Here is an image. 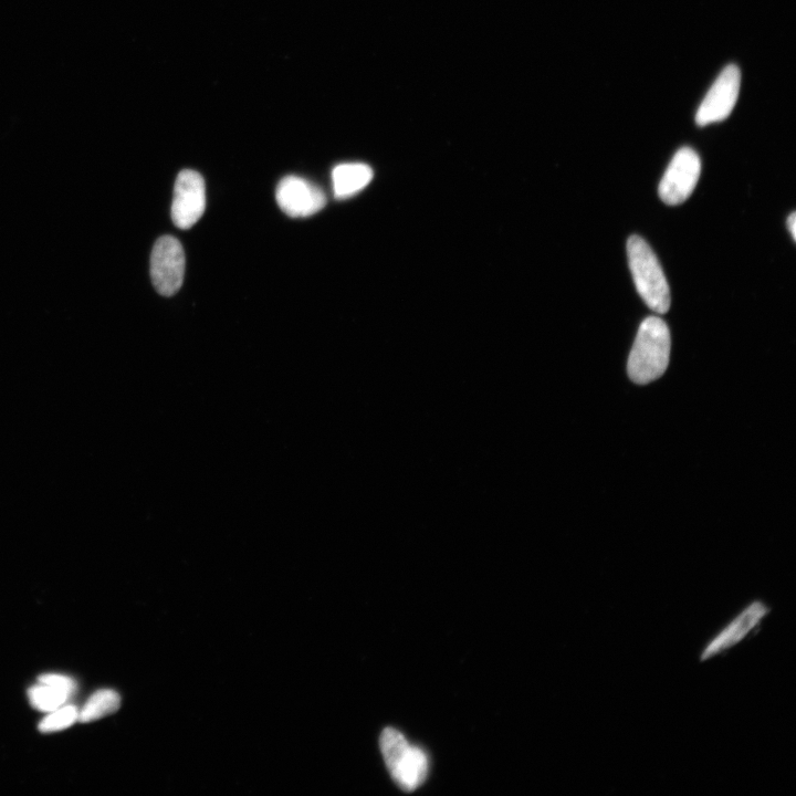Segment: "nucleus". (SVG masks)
<instances>
[{"instance_id": "f257e3e1", "label": "nucleus", "mask_w": 796, "mask_h": 796, "mask_svg": "<svg viewBox=\"0 0 796 796\" xmlns=\"http://www.w3.org/2000/svg\"><path fill=\"white\" fill-rule=\"evenodd\" d=\"M670 348L672 340L666 322L657 317L645 319L628 359L627 370L632 381L645 385L659 379L668 368Z\"/></svg>"}, {"instance_id": "f03ea898", "label": "nucleus", "mask_w": 796, "mask_h": 796, "mask_svg": "<svg viewBox=\"0 0 796 796\" xmlns=\"http://www.w3.org/2000/svg\"><path fill=\"white\" fill-rule=\"evenodd\" d=\"M627 255L636 289L649 309L665 314L672 298L663 268L653 249L640 236L627 242Z\"/></svg>"}, {"instance_id": "7ed1b4c3", "label": "nucleus", "mask_w": 796, "mask_h": 796, "mask_svg": "<svg viewBox=\"0 0 796 796\" xmlns=\"http://www.w3.org/2000/svg\"><path fill=\"white\" fill-rule=\"evenodd\" d=\"M383 758L395 783L405 792L420 788L427 779L429 760L421 748L412 746L400 731L386 728L381 735Z\"/></svg>"}, {"instance_id": "20e7f679", "label": "nucleus", "mask_w": 796, "mask_h": 796, "mask_svg": "<svg viewBox=\"0 0 796 796\" xmlns=\"http://www.w3.org/2000/svg\"><path fill=\"white\" fill-rule=\"evenodd\" d=\"M185 275V254L180 240L172 236L157 239L151 255V277L157 292L172 297L181 289Z\"/></svg>"}, {"instance_id": "39448f33", "label": "nucleus", "mask_w": 796, "mask_h": 796, "mask_svg": "<svg viewBox=\"0 0 796 796\" xmlns=\"http://www.w3.org/2000/svg\"><path fill=\"white\" fill-rule=\"evenodd\" d=\"M770 613L771 607L763 601L751 602L706 645L700 662H709L738 646L758 630Z\"/></svg>"}, {"instance_id": "423d86ee", "label": "nucleus", "mask_w": 796, "mask_h": 796, "mask_svg": "<svg viewBox=\"0 0 796 796\" xmlns=\"http://www.w3.org/2000/svg\"><path fill=\"white\" fill-rule=\"evenodd\" d=\"M701 173L698 154L690 148L680 149L667 167L658 194L669 206L683 204L693 194Z\"/></svg>"}, {"instance_id": "0eeeda50", "label": "nucleus", "mask_w": 796, "mask_h": 796, "mask_svg": "<svg viewBox=\"0 0 796 796\" xmlns=\"http://www.w3.org/2000/svg\"><path fill=\"white\" fill-rule=\"evenodd\" d=\"M741 73L737 66L729 65L710 88L696 114L699 127L726 120L739 98Z\"/></svg>"}, {"instance_id": "6e6552de", "label": "nucleus", "mask_w": 796, "mask_h": 796, "mask_svg": "<svg viewBox=\"0 0 796 796\" xmlns=\"http://www.w3.org/2000/svg\"><path fill=\"white\" fill-rule=\"evenodd\" d=\"M206 188L201 174L184 170L178 174L174 187L172 219L176 227L192 228L205 213Z\"/></svg>"}, {"instance_id": "1a4fd4ad", "label": "nucleus", "mask_w": 796, "mask_h": 796, "mask_svg": "<svg viewBox=\"0 0 796 796\" xmlns=\"http://www.w3.org/2000/svg\"><path fill=\"white\" fill-rule=\"evenodd\" d=\"M276 198L281 211L291 218L310 217L327 205V196L320 187L293 175L282 178Z\"/></svg>"}, {"instance_id": "9d476101", "label": "nucleus", "mask_w": 796, "mask_h": 796, "mask_svg": "<svg viewBox=\"0 0 796 796\" xmlns=\"http://www.w3.org/2000/svg\"><path fill=\"white\" fill-rule=\"evenodd\" d=\"M373 180V170L364 163H344L332 172L335 198L347 199L364 190Z\"/></svg>"}, {"instance_id": "9b49d317", "label": "nucleus", "mask_w": 796, "mask_h": 796, "mask_svg": "<svg viewBox=\"0 0 796 796\" xmlns=\"http://www.w3.org/2000/svg\"><path fill=\"white\" fill-rule=\"evenodd\" d=\"M121 706V697L117 691L102 689L94 693L87 701L85 707L79 711V721L82 724L96 721L117 712Z\"/></svg>"}, {"instance_id": "f8f14e48", "label": "nucleus", "mask_w": 796, "mask_h": 796, "mask_svg": "<svg viewBox=\"0 0 796 796\" xmlns=\"http://www.w3.org/2000/svg\"><path fill=\"white\" fill-rule=\"evenodd\" d=\"M75 691L54 684H41L28 690L31 706L39 711L51 712L65 706Z\"/></svg>"}, {"instance_id": "ddd939ff", "label": "nucleus", "mask_w": 796, "mask_h": 796, "mask_svg": "<svg viewBox=\"0 0 796 796\" xmlns=\"http://www.w3.org/2000/svg\"><path fill=\"white\" fill-rule=\"evenodd\" d=\"M79 720V710L75 706H62L54 711L39 724V731L43 733L58 732L70 728Z\"/></svg>"}, {"instance_id": "4468645a", "label": "nucleus", "mask_w": 796, "mask_h": 796, "mask_svg": "<svg viewBox=\"0 0 796 796\" xmlns=\"http://www.w3.org/2000/svg\"><path fill=\"white\" fill-rule=\"evenodd\" d=\"M788 227L794 240H796V213H792L788 218Z\"/></svg>"}]
</instances>
